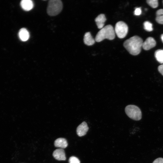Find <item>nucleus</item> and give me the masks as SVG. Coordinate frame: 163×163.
Here are the masks:
<instances>
[{"instance_id":"18","label":"nucleus","mask_w":163,"mask_h":163,"mask_svg":"<svg viewBox=\"0 0 163 163\" xmlns=\"http://www.w3.org/2000/svg\"><path fill=\"white\" fill-rule=\"evenodd\" d=\"M69 163H80V161L77 157L72 156L70 157L69 159Z\"/></svg>"},{"instance_id":"5","label":"nucleus","mask_w":163,"mask_h":163,"mask_svg":"<svg viewBox=\"0 0 163 163\" xmlns=\"http://www.w3.org/2000/svg\"><path fill=\"white\" fill-rule=\"evenodd\" d=\"M128 28L126 23L123 21H119L116 23L115 27V32L120 38H124L127 34Z\"/></svg>"},{"instance_id":"11","label":"nucleus","mask_w":163,"mask_h":163,"mask_svg":"<svg viewBox=\"0 0 163 163\" xmlns=\"http://www.w3.org/2000/svg\"><path fill=\"white\" fill-rule=\"evenodd\" d=\"M54 145L56 147L64 149L68 146V143L66 139L60 138L56 139L54 141Z\"/></svg>"},{"instance_id":"9","label":"nucleus","mask_w":163,"mask_h":163,"mask_svg":"<svg viewBox=\"0 0 163 163\" xmlns=\"http://www.w3.org/2000/svg\"><path fill=\"white\" fill-rule=\"evenodd\" d=\"M106 20V18L104 14H101L98 15L95 19L98 28L101 29L103 27Z\"/></svg>"},{"instance_id":"21","label":"nucleus","mask_w":163,"mask_h":163,"mask_svg":"<svg viewBox=\"0 0 163 163\" xmlns=\"http://www.w3.org/2000/svg\"><path fill=\"white\" fill-rule=\"evenodd\" d=\"M158 70L159 72L163 76V65L158 66Z\"/></svg>"},{"instance_id":"17","label":"nucleus","mask_w":163,"mask_h":163,"mask_svg":"<svg viewBox=\"0 0 163 163\" xmlns=\"http://www.w3.org/2000/svg\"><path fill=\"white\" fill-rule=\"evenodd\" d=\"M146 2L147 4L152 8H156L158 5L157 0H148Z\"/></svg>"},{"instance_id":"22","label":"nucleus","mask_w":163,"mask_h":163,"mask_svg":"<svg viewBox=\"0 0 163 163\" xmlns=\"http://www.w3.org/2000/svg\"><path fill=\"white\" fill-rule=\"evenodd\" d=\"M161 38L162 40V41L163 43V34L161 35Z\"/></svg>"},{"instance_id":"13","label":"nucleus","mask_w":163,"mask_h":163,"mask_svg":"<svg viewBox=\"0 0 163 163\" xmlns=\"http://www.w3.org/2000/svg\"><path fill=\"white\" fill-rule=\"evenodd\" d=\"M18 35L20 39L23 41H27L30 37L29 33L25 28H21L19 31Z\"/></svg>"},{"instance_id":"23","label":"nucleus","mask_w":163,"mask_h":163,"mask_svg":"<svg viewBox=\"0 0 163 163\" xmlns=\"http://www.w3.org/2000/svg\"></svg>"},{"instance_id":"8","label":"nucleus","mask_w":163,"mask_h":163,"mask_svg":"<svg viewBox=\"0 0 163 163\" xmlns=\"http://www.w3.org/2000/svg\"><path fill=\"white\" fill-rule=\"evenodd\" d=\"M53 155L56 159L59 160H65L66 159L65 153L63 149L59 148L55 150Z\"/></svg>"},{"instance_id":"15","label":"nucleus","mask_w":163,"mask_h":163,"mask_svg":"<svg viewBox=\"0 0 163 163\" xmlns=\"http://www.w3.org/2000/svg\"><path fill=\"white\" fill-rule=\"evenodd\" d=\"M155 57L157 61L160 63H163V50H158L155 53Z\"/></svg>"},{"instance_id":"7","label":"nucleus","mask_w":163,"mask_h":163,"mask_svg":"<svg viewBox=\"0 0 163 163\" xmlns=\"http://www.w3.org/2000/svg\"><path fill=\"white\" fill-rule=\"evenodd\" d=\"M89 128L87 123L84 121L80 124L77 127L76 132L79 136H84L88 130Z\"/></svg>"},{"instance_id":"3","label":"nucleus","mask_w":163,"mask_h":163,"mask_svg":"<svg viewBox=\"0 0 163 163\" xmlns=\"http://www.w3.org/2000/svg\"><path fill=\"white\" fill-rule=\"evenodd\" d=\"M63 4L61 0H50L48 2L47 12L50 16H55L61 12Z\"/></svg>"},{"instance_id":"12","label":"nucleus","mask_w":163,"mask_h":163,"mask_svg":"<svg viewBox=\"0 0 163 163\" xmlns=\"http://www.w3.org/2000/svg\"><path fill=\"white\" fill-rule=\"evenodd\" d=\"M95 41L90 32H87L85 34L84 37V42L85 44L88 46H91L94 43Z\"/></svg>"},{"instance_id":"10","label":"nucleus","mask_w":163,"mask_h":163,"mask_svg":"<svg viewBox=\"0 0 163 163\" xmlns=\"http://www.w3.org/2000/svg\"><path fill=\"white\" fill-rule=\"evenodd\" d=\"M20 4L23 9L26 11H30L34 6L33 1L31 0H22L21 1Z\"/></svg>"},{"instance_id":"14","label":"nucleus","mask_w":163,"mask_h":163,"mask_svg":"<svg viewBox=\"0 0 163 163\" xmlns=\"http://www.w3.org/2000/svg\"><path fill=\"white\" fill-rule=\"evenodd\" d=\"M156 20L159 24H163V9L158 10L156 12Z\"/></svg>"},{"instance_id":"16","label":"nucleus","mask_w":163,"mask_h":163,"mask_svg":"<svg viewBox=\"0 0 163 163\" xmlns=\"http://www.w3.org/2000/svg\"><path fill=\"white\" fill-rule=\"evenodd\" d=\"M144 29L148 31H151L153 30L152 25L149 21H145L143 24Z\"/></svg>"},{"instance_id":"19","label":"nucleus","mask_w":163,"mask_h":163,"mask_svg":"<svg viewBox=\"0 0 163 163\" xmlns=\"http://www.w3.org/2000/svg\"><path fill=\"white\" fill-rule=\"evenodd\" d=\"M142 11L140 8H137L135 9L134 14L136 15H139L141 14Z\"/></svg>"},{"instance_id":"6","label":"nucleus","mask_w":163,"mask_h":163,"mask_svg":"<svg viewBox=\"0 0 163 163\" xmlns=\"http://www.w3.org/2000/svg\"><path fill=\"white\" fill-rule=\"evenodd\" d=\"M156 42L154 39L151 37L147 38L142 43V47L145 50H148L155 47Z\"/></svg>"},{"instance_id":"4","label":"nucleus","mask_w":163,"mask_h":163,"mask_svg":"<svg viewBox=\"0 0 163 163\" xmlns=\"http://www.w3.org/2000/svg\"><path fill=\"white\" fill-rule=\"evenodd\" d=\"M125 112L128 117L133 120H139L142 118V112L140 109L135 105H127L125 108Z\"/></svg>"},{"instance_id":"1","label":"nucleus","mask_w":163,"mask_h":163,"mask_svg":"<svg viewBox=\"0 0 163 163\" xmlns=\"http://www.w3.org/2000/svg\"><path fill=\"white\" fill-rule=\"evenodd\" d=\"M143 43L141 38L135 36L126 40L123 46L130 54L136 55L140 53Z\"/></svg>"},{"instance_id":"20","label":"nucleus","mask_w":163,"mask_h":163,"mask_svg":"<svg viewBox=\"0 0 163 163\" xmlns=\"http://www.w3.org/2000/svg\"><path fill=\"white\" fill-rule=\"evenodd\" d=\"M152 163H163V158H159L155 159Z\"/></svg>"},{"instance_id":"2","label":"nucleus","mask_w":163,"mask_h":163,"mask_svg":"<svg viewBox=\"0 0 163 163\" xmlns=\"http://www.w3.org/2000/svg\"><path fill=\"white\" fill-rule=\"evenodd\" d=\"M115 32L111 25H108L103 27L97 33L95 40L97 42H100L104 39L113 40L115 37Z\"/></svg>"}]
</instances>
